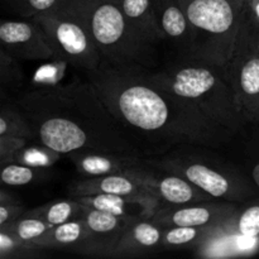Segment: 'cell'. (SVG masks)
<instances>
[{
  "mask_svg": "<svg viewBox=\"0 0 259 259\" xmlns=\"http://www.w3.org/2000/svg\"><path fill=\"white\" fill-rule=\"evenodd\" d=\"M146 68L103 61L96 70L85 73L136 144V139H142L152 144V153H161L176 146L217 148L233 136L191 101L152 82Z\"/></svg>",
  "mask_w": 259,
  "mask_h": 259,
  "instance_id": "1",
  "label": "cell"
},
{
  "mask_svg": "<svg viewBox=\"0 0 259 259\" xmlns=\"http://www.w3.org/2000/svg\"><path fill=\"white\" fill-rule=\"evenodd\" d=\"M14 103L34 132L35 141L57 153L144 156L88 80L40 85L20 94Z\"/></svg>",
  "mask_w": 259,
  "mask_h": 259,
  "instance_id": "2",
  "label": "cell"
},
{
  "mask_svg": "<svg viewBox=\"0 0 259 259\" xmlns=\"http://www.w3.org/2000/svg\"><path fill=\"white\" fill-rule=\"evenodd\" d=\"M147 77L164 90L191 101L205 116L233 134L243 129V120L230 82L228 66L210 65L187 58L162 70L146 68Z\"/></svg>",
  "mask_w": 259,
  "mask_h": 259,
  "instance_id": "3",
  "label": "cell"
},
{
  "mask_svg": "<svg viewBox=\"0 0 259 259\" xmlns=\"http://www.w3.org/2000/svg\"><path fill=\"white\" fill-rule=\"evenodd\" d=\"M83 23L104 61L114 65H141L151 68L153 46L134 30L116 0H62Z\"/></svg>",
  "mask_w": 259,
  "mask_h": 259,
  "instance_id": "4",
  "label": "cell"
},
{
  "mask_svg": "<svg viewBox=\"0 0 259 259\" xmlns=\"http://www.w3.org/2000/svg\"><path fill=\"white\" fill-rule=\"evenodd\" d=\"M192 28V47L180 58L228 66L248 0H180Z\"/></svg>",
  "mask_w": 259,
  "mask_h": 259,
  "instance_id": "5",
  "label": "cell"
},
{
  "mask_svg": "<svg viewBox=\"0 0 259 259\" xmlns=\"http://www.w3.org/2000/svg\"><path fill=\"white\" fill-rule=\"evenodd\" d=\"M149 163L162 171L176 174L209 195L212 200L244 202L255 196L257 187L239 169L199 154L176 153L159 158L148 157Z\"/></svg>",
  "mask_w": 259,
  "mask_h": 259,
  "instance_id": "6",
  "label": "cell"
},
{
  "mask_svg": "<svg viewBox=\"0 0 259 259\" xmlns=\"http://www.w3.org/2000/svg\"><path fill=\"white\" fill-rule=\"evenodd\" d=\"M47 35L56 58L83 73L96 70L104 58L85 23L61 0L52 9L32 18Z\"/></svg>",
  "mask_w": 259,
  "mask_h": 259,
  "instance_id": "7",
  "label": "cell"
},
{
  "mask_svg": "<svg viewBox=\"0 0 259 259\" xmlns=\"http://www.w3.org/2000/svg\"><path fill=\"white\" fill-rule=\"evenodd\" d=\"M239 207V202L199 201L185 205L161 204L152 217V220L164 228L196 227L217 228L224 224Z\"/></svg>",
  "mask_w": 259,
  "mask_h": 259,
  "instance_id": "8",
  "label": "cell"
},
{
  "mask_svg": "<svg viewBox=\"0 0 259 259\" xmlns=\"http://www.w3.org/2000/svg\"><path fill=\"white\" fill-rule=\"evenodd\" d=\"M2 48L19 61H46L56 58L45 30L32 19L4 20L0 23Z\"/></svg>",
  "mask_w": 259,
  "mask_h": 259,
  "instance_id": "9",
  "label": "cell"
},
{
  "mask_svg": "<svg viewBox=\"0 0 259 259\" xmlns=\"http://www.w3.org/2000/svg\"><path fill=\"white\" fill-rule=\"evenodd\" d=\"M228 72L243 120L259 124V56H233Z\"/></svg>",
  "mask_w": 259,
  "mask_h": 259,
  "instance_id": "10",
  "label": "cell"
},
{
  "mask_svg": "<svg viewBox=\"0 0 259 259\" xmlns=\"http://www.w3.org/2000/svg\"><path fill=\"white\" fill-rule=\"evenodd\" d=\"M71 197L88 196V195L110 194L128 197L148 205L157 210L161 201L151 194L139 180L132 175H106V176L83 177L68 189Z\"/></svg>",
  "mask_w": 259,
  "mask_h": 259,
  "instance_id": "11",
  "label": "cell"
},
{
  "mask_svg": "<svg viewBox=\"0 0 259 259\" xmlns=\"http://www.w3.org/2000/svg\"><path fill=\"white\" fill-rule=\"evenodd\" d=\"M134 177L151 191L161 204L185 205L212 200L202 190L176 174L162 171L152 166L134 174Z\"/></svg>",
  "mask_w": 259,
  "mask_h": 259,
  "instance_id": "12",
  "label": "cell"
},
{
  "mask_svg": "<svg viewBox=\"0 0 259 259\" xmlns=\"http://www.w3.org/2000/svg\"><path fill=\"white\" fill-rule=\"evenodd\" d=\"M77 172L83 177L106 176V175H129L152 167L148 157L125 153H89L75 152L68 154Z\"/></svg>",
  "mask_w": 259,
  "mask_h": 259,
  "instance_id": "13",
  "label": "cell"
},
{
  "mask_svg": "<svg viewBox=\"0 0 259 259\" xmlns=\"http://www.w3.org/2000/svg\"><path fill=\"white\" fill-rule=\"evenodd\" d=\"M164 227L151 219H137L123 233L110 258H132L153 254L163 249Z\"/></svg>",
  "mask_w": 259,
  "mask_h": 259,
  "instance_id": "14",
  "label": "cell"
},
{
  "mask_svg": "<svg viewBox=\"0 0 259 259\" xmlns=\"http://www.w3.org/2000/svg\"><path fill=\"white\" fill-rule=\"evenodd\" d=\"M34 243L46 249L65 250L76 254L98 257V250L82 217L52 227Z\"/></svg>",
  "mask_w": 259,
  "mask_h": 259,
  "instance_id": "15",
  "label": "cell"
},
{
  "mask_svg": "<svg viewBox=\"0 0 259 259\" xmlns=\"http://www.w3.org/2000/svg\"><path fill=\"white\" fill-rule=\"evenodd\" d=\"M82 219L93 238L98 250V257H110L128 225L134 222V219L119 217L89 206L83 212Z\"/></svg>",
  "mask_w": 259,
  "mask_h": 259,
  "instance_id": "16",
  "label": "cell"
},
{
  "mask_svg": "<svg viewBox=\"0 0 259 259\" xmlns=\"http://www.w3.org/2000/svg\"><path fill=\"white\" fill-rule=\"evenodd\" d=\"M154 12L164 39L181 50V57L189 55L192 47V28L180 0H154Z\"/></svg>",
  "mask_w": 259,
  "mask_h": 259,
  "instance_id": "17",
  "label": "cell"
},
{
  "mask_svg": "<svg viewBox=\"0 0 259 259\" xmlns=\"http://www.w3.org/2000/svg\"><path fill=\"white\" fill-rule=\"evenodd\" d=\"M126 19L148 45L156 46L164 40L154 12V0H119Z\"/></svg>",
  "mask_w": 259,
  "mask_h": 259,
  "instance_id": "18",
  "label": "cell"
},
{
  "mask_svg": "<svg viewBox=\"0 0 259 259\" xmlns=\"http://www.w3.org/2000/svg\"><path fill=\"white\" fill-rule=\"evenodd\" d=\"M220 228V227H219ZM259 252V244L237 234H227L218 229L217 234L207 239L195 254L202 258L248 257Z\"/></svg>",
  "mask_w": 259,
  "mask_h": 259,
  "instance_id": "19",
  "label": "cell"
},
{
  "mask_svg": "<svg viewBox=\"0 0 259 259\" xmlns=\"http://www.w3.org/2000/svg\"><path fill=\"white\" fill-rule=\"evenodd\" d=\"M78 201L93 209L103 210V211L111 212L119 217L129 218V219H151L156 210L149 207L137 200L128 199V197L118 196L110 194H98L88 195V196H76Z\"/></svg>",
  "mask_w": 259,
  "mask_h": 259,
  "instance_id": "20",
  "label": "cell"
},
{
  "mask_svg": "<svg viewBox=\"0 0 259 259\" xmlns=\"http://www.w3.org/2000/svg\"><path fill=\"white\" fill-rule=\"evenodd\" d=\"M219 229L222 233L240 235L259 244V196L240 202L234 214Z\"/></svg>",
  "mask_w": 259,
  "mask_h": 259,
  "instance_id": "21",
  "label": "cell"
},
{
  "mask_svg": "<svg viewBox=\"0 0 259 259\" xmlns=\"http://www.w3.org/2000/svg\"><path fill=\"white\" fill-rule=\"evenodd\" d=\"M217 228L205 227H168L164 228L163 249L164 250H196L207 239L217 234Z\"/></svg>",
  "mask_w": 259,
  "mask_h": 259,
  "instance_id": "22",
  "label": "cell"
},
{
  "mask_svg": "<svg viewBox=\"0 0 259 259\" xmlns=\"http://www.w3.org/2000/svg\"><path fill=\"white\" fill-rule=\"evenodd\" d=\"M86 209H88L86 205H83L75 197H71L68 200L48 202V204L35 207V209L27 210L23 215L39 218L51 227H56V225L78 219L82 217Z\"/></svg>",
  "mask_w": 259,
  "mask_h": 259,
  "instance_id": "23",
  "label": "cell"
},
{
  "mask_svg": "<svg viewBox=\"0 0 259 259\" xmlns=\"http://www.w3.org/2000/svg\"><path fill=\"white\" fill-rule=\"evenodd\" d=\"M0 137L24 138L28 141L35 139L34 132L14 101L3 104L0 108Z\"/></svg>",
  "mask_w": 259,
  "mask_h": 259,
  "instance_id": "24",
  "label": "cell"
},
{
  "mask_svg": "<svg viewBox=\"0 0 259 259\" xmlns=\"http://www.w3.org/2000/svg\"><path fill=\"white\" fill-rule=\"evenodd\" d=\"M46 248L27 242L9 230L0 228V258L2 259H34L43 257Z\"/></svg>",
  "mask_w": 259,
  "mask_h": 259,
  "instance_id": "25",
  "label": "cell"
},
{
  "mask_svg": "<svg viewBox=\"0 0 259 259\" xmlns=\"http://www.w3.org/2000/svg\"><path fill=\"white\" fill-rule=\"evenodd\" d=\"M2 182L4 186H25L50 177V168L12 162L2 167Z\"/></svg>",
  "mask_w": 259,
  "mask_h": 259,
  "instance_id": "26",
  "label": "cell"
},
{
  "mask_svg": "<svg viewBox=\"0 0 259 259\" xmlns=\"http://www.w3.org/2000/svg\"><path fill=\"white\" fill-rule=\"evenodd\" d=\"M235 55L259 56V19L250 12L248 5L238 32Z\"/></svg>",
  "mask_w": 259,
  "mask_h": 259,
  "instance_id": "27",
  "label": "cell"
},
{
  "mask_svg": "<svg viewBox=\"0 0 259 259\" xmlns=\"http://www.w3.org/2000/svg\"><path fill=\"white\" fill-rule=\"evenodd\" d=\"M0 228L9 230L18 238L27 242L34 243L38 238L42 237L46 232L51 229V225L43 222L39 218L34 217H27V215H22L18 220L10 223V224L2 225Z\"/></svg>",
  "mask_w": 259,
  "mask_h": 259,
  "instance_id": "28",
  "label": "cell"
},
{
  "mask_svg": "<svg viewBox=\"0 0 259 259\" xmlns=\"http://www.w3.org/2000/svg\"><path fill=\"white\" fill-rule=\"evenodd\" d=\"M61 156H62V154L52 151V149H50L48 147L43 146L42 143H39V147H28L27 144H25V146L17 153L14 162L29 164V166L47 167V168H51V167L57 162V159L60 158Z\"/></svg>",
  "mask_w": 259,
  "mask_h": 259,
  "instance_id": "29",
  "label": "cell"
},
{
  "mask_svg": "<svg viewBox=\"0 0 259 259\" xmlns=\"http://www.w3.org/2000/svg\"><path fill=\"white\" fill-rule=\"evenodd\" d=\"M23 78L24 75L19 66V60L0 48V82L3 90H17L22 86Z\"/></svg>",
  "mask_w": 259,
  "mask_h": 259,
  "instance_id": "30",
  "label": "cell"
},
{
  "mask_svg": "<svg viewBox=\"0 0 259 259\" xmlns=\"http://www.w3.org/2000/svg\"><path fill=\"white\" fill-rule=\"evenodd\" d=\"M61 0H4V4L13 14L23 18L32 19L35 15L52 9Z\"/></svg>",
  "mask_w": 259,
  "mask_h": 259,
  "instance_id": "31",
  "label": "cell"
},
{
  "mask_svg": "<svg viewBox=\"0 0 259 259\" xmlns=\"http://www.w3.org/2000/svg\"><path fill=\"white\" fill-rule=\"evenodd\" d=\"M28 139L13 138V137H0V164L5 166L14 162L18 152L28 144Z\"/></svg>",
  "mask_w": 259,
  "mask_h": 259,
  "instance_id": "32",
  "label": "cell"
},
{
  "mask_svg": "<svg viewBox=\"0 0 259 259\" xmlns=\"http://www.w3.org/2000/svg\"><path fill=\"white\" fill-rule=\"evenodd\" d=\"M25 211V207L18 201L0 202V227L18 220Z\"/></svg>",
  "mask_w": 259,
  "mask_h": 259,
  "instance_id": "33",
  "label": "cell"
},
{
  "mask_svg": "<svg viewBox=\"0 0 259 259\" xmlns=\"http://www.w3.org/2000/svg\"><path fill=\"white\" fill-rule=\"evenodd\" d=\"M250 179L253 180V182H254V185L259 190V162H257V163L252 167V171H250Z\"/></svg>",
  "mask_w": 259,
  "mask_h": 259,
  "instance_id": "34",
  "label": "cell"
},
{
  "mask_svg": "<svg viewBox=\"0 0 259 259\" xmlns=\"http://www.w3.org/2000/svg\"><path fill=\"white\" fill-rule=\"evenodd\" d=\"M248 8L254 14V17L259 19V0H248Z\"/></svg>",
  "mask_w": 259,
  "mask_h": 259,
  "instance_id": "35",
  "label": "cell"
}]
</instances>
